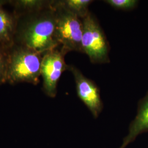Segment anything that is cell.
Listing matches in <instances>:
<instances>
[{"mask_svg":"<svg viewBox=\"0 0 148 148\" xmlns=\"http://www.w3.org/2000/svg\"><path fill=\"white\" fill-rule=\"evenodd\" d=\"M49 7L16 18L14 43L45 54L58 47L55 36L56 10Z\"/></svg>","mask_w":148,"mask_h":148,"instance_id":"6da1fadb","label":"cell"},{"mask_svg":"<svg viewBox=\"0 0 148 148\" xmlns=\"http://www.w3.org/2000/svg\"><path fill=\"white\" fill-rule=\"evenodd\" d=\"M43 54L14 44L8 49L5 82L37 85L40 82Z\"/></svg>","mask_w":148,"mask_h":148,"instance_id":"7a4b0ae2","label":"cell"},{"mask_svg":"<svg viewBox=\"0 0 148 148\" xmlns=\"http://www.w3.org/2000/svg\"><path fill=\"white\" fill-rule=\"evenodd\" d=\"M56 22L55 36L61 48L66 53L70 51L82 52V19L62 5L59 1H54Z\"/></svg>","mask_w":148,"mask_h":148,"instance_id":"3957f363","label":"cell"},{"mask_svg":"<svg viewBox=\"0 0 148 148\" xmlns=\"http://www.w3.org/2000/svg\"><path fill=\"white\" fill-rule=\"evenodd\" d=\"M82 21V52L87 55L92 63H109L108 42L95 16L90 12Z\"/></svg>","mask_w":148,"mask_h":148,"instance_id":"277c9868","label":"cell"},{"mask_svg":"<svg viewBox=\"0 0 148 148\" xmlns=\"http://www.w3.org/2000/svg\"><path fill=\"white\" fill-rule=\"evenodd\" d=\"M66 53L61 48L48 51L43 56L41 76L43 79L42 89L45 93L54 98L57 93L59 79L64 71L68 70L69 65L64 60Z\"/></svg>","mask_w":148,"mask_h":148,"instance_id":"5b68a950","label":"cell"},{"mask_svg":"<svg viewBox=\"0 0 148 148\" xmlns=\"http://www.w3.org/2000/svg\"><path fill=\"white\" fill-rule=\"evenodd\" d=\"M68 70L74 76L79 98L87 107L93 117L98 118L103 108V104L98 86L93 81L84 76L79 69L73 65H69Z\"/></svg>","mask_w":148,"mask_h":148,"instance_id":"8992f818","label":"cell"},{"mask_svg":"<svg viewBox=\"0 0 148 148\" xmlns=\"http://www.w3.org/2000/svg\"><path fill=\"white\" fill-rule=\"evenodd\" d=\"M147 132H148V91L138 101L137 115L131 122L128 133L119 148H126L139 135Z\"/></svg>","mask_w":148,"mask_h":148,"instance_id":"52a82bcc","label":"cell"},{"mask_svg":"<svg viewBox=\"0 0 148 148\" xmlns=\"http://www.w3.org/2000/svg\"><path fill=\"white\" fill-rule=\"evenodd\" d=\"M0 2V47L8 49L14 44L16 18Z\"/></svg>","mask_w":148,"mask_h":148,"instance_id":"ba28073f","label":"cell"},{"mask_svg":"<svg viewBox=\"0 0 148 148\" xmlns=\"http://www.w3.org/2000/svg\"><path fill=\"white\" fill-rule=\"evenodd\" d=\"M3 5L10 4L14 8L13 13L16 17L42 10L52 5L53 1L43 0H14L0 1Z\"/></svg>","mask_w":148,"mask_h":148,"instance_id":"9c48e42d","label":"cell"},{"mask_svg":"<svg viewBox=\"0 0 148 148\" xmlns=\"http://www.w3.org/2000/svg\"><path fill=\"white\" fill-rule=\"evenodd\" d=\"M59 1L65 8L81 19L90 13L88 7L93 2L92 0H63Z\"/></svg>","mask_w":148,"mask_h":148,"instance_id":"30bf717a","label":"cell"},{"mask_svg":"<svg viewBox=\"0 0 148 148\" xmlns=\"http://www.w3.org/2000/svg\"><path fill=\"white\" fill-rule=\"evenodd\" d=\"M105 2L114 8L126 11L133 10L139 3L137 0H106Z\"/></svg>","mask_w":148,"mask_h":148,"instance_id":"8fae6325","label":"cell"},{"mask_svg":"<svg viewBox=\"0 0 148 148\" xmlns=\"http://www.w3.org/2000/svg\"><path fill=\"white\" fill-rule=\"evenodd\" d=\"M8 49L0 47V84L6 83L5 77L8 62Z\"/></svg>","mask_w":148,"mask_h":148,"instance_id":"7c38bea8","label":"cell"}]
</instances>
